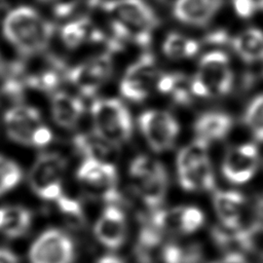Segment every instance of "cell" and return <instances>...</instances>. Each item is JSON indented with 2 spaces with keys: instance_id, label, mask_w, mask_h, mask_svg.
I'll list each match as a JSON object with an SVG mask.
<instances>
[{
  "instance_id": "cell-40",
  "label": "cell",
  "mask_w": 263,
  "mask_h": 263,
  "mask_svg": "<svg viewBox=\"0 0 263 263\" xmlns=\"http://www.w3.org/2000/svg\"><path fill=\"white\" fill-rule=\"evenodd\" d=\"M4 70H5V65H4V62H3L2 57H1V54H0V75L3 74Z\"/></svg>"
},
{
  "instance_id": "cell-15",
  "label": "cell",
  "mask_w": 263,
  "mask_h": 263,
  "mask_svg": "<svg viewBox=\"0 0 263 263\" xmlns=\"http://www.w3.org/2000/svg\"><path fill=\"white\" fill-rule=\"evenodd\" d=\"M259 163L256 145L247 143L227 151L223 158L221 171L224 178L232 184H243L255 175Z\"/></svg>"
},
{
  "instance_id": "cell-12",
  "label": "cell",
  "mask_w": 263,
  "mask_h": 263,
  "mask_svg": "<svg viewBox=\"0 0 263 263\" xmlns=\"http://www.w3.org/2000/svg\"><path fill=\"white\" fill-rule=\"evenodd\" d=\"M113 73L112 53L105 51L69 69L68 81L84 97L96 95Z\"/></svg>"
},
{
  "instance_id": "cell-5",
  "label": "cell",
  "mask_w": 263,
  "mask_h": 263,
  "mask_svg": "<svg viewBox=\"0 0 263 263\" xmlns=\"http://www.w3.org/2000/svg\"><path fill=\"white\" fill-rule=\"evenodd\" d=\"M6 135L16 144L30 147L48 145L53 134L42 122L39 111L29 105H15L7 109L3 115Z\"/></svg>"
},
{
  "instance_id": "cell-10",
  "label": "cell",
  "mask_w": 263,
  "mask_h": 263,
  "mask_svg": "<svg viewBox=\"0 0 263 263\" xmlns=\"http://www.w3.org/2000/svg\"><path fill=\"white\" fill-rule=\"evenodd\" d=\"M160 74L155 57L144 52L126 69L119 84L120 93L130 102H143L156 88Z\"/></svg>"
},
{
  "instance_id": "cell-31",
  "label": "cell",
  "mask_w": 263,
  "mask_h": 263,
  "mask_svg": "<svg viewBox=\"0 0 263 263\" xmlns=\"http://www.w3.org/2000/svg\"><path fill=\"white\" fill-rule=\"evenodd\" d=\"M161 261L162 263H200V256L196 250L167 243L163 245Z\"/></svg>"
},
{
  "instance_id": "cell-38",
  "label": "cell",
  "mask_w": 263,
  "mask_h": 263,
  "mask_svg": "<svg viewBox=\"0 0 263 263\" xmlns=\"http://www.w3.org/2000/svg\"><path fill=\"white\" fill-rule=\"evenodd\" d=\"M0 263H18L15 255L6 249L0 248Z\"/></svg>"
},
{
  "instance_id": "cell-3",
  "label": "cell",
  "mask_w": 263,
  "mask_h": 263,
  "mask_svg": "<svg viewBox=\"0 0 263 263\" xmlns=\"http://www.w3.org/2000/svg\"><path fill=\"white\" fill-rule=\"evenodd\" d=\"M128 175L142 202L151 212L160 209L168 186L163 164L147 155H138L129 164Z\"/></svg>"
},
{
  "instance_id": "cell-6",
  "label": "cell",
  "mask_w": 263,
  "mask_h": 263,
  "mask_svg": "<svg viewBox=\"0 0 263 263\" xmlns=\"http://www.w3.org/2000/svg\"><path fill=\"white\" fill-rule=\"evenodd\" d=\"M232 84L229 58L221 50L210 51L201 57L198 71L190 83L193 96L200 98L224 96L230 91Z\"/></svg>"
},
{
  "instance_id": "cell-2",
  "label": "cell",
  "mask_w": 263,
  "mask_h": 263,
  "mask_svg": "<svg viewBox=\"0 0 263 263\" xmlns=\"http://www.w3.org/2000/svg\"><path fill=\"white\" fill-rule=\"evenodd\" d=\"M2 32L5 39L20 54L31 58L47 48L54 35L55 26L36 9L20 6L6 14Z\"/></svg>"
},
{
  "instance_id": "cell-28",
  "label": "cell",
  "mask_w": 263,
  "mask_h": 263,
  "mask_svg": "<svg viewBox=\"0 0 263 263\" xmlns=\"http://www.w3.org/2000/svg\"><path fill=\"white\" fill-rule=\"evenodd\" d=\"M209 141L197 137L182 148L177 156V172L190 168L209 158Z\"/></svg>"
},
{
  "instance_id": "cell-35",
  "label": "cell",
  "mask_w": 263,
  "mask_h": 263,
  "mask_svg": "<svg viewBox=\"0 0 263 263\" xmlns=\"http://www.w3.org/2000/svg\"><path fill=\"white\" fill-rule=\"evenodd\" d=\"M231 39L232 38L227 34L225 30H216L205 36V42L214 45H224L228 42H231Z\"/></svg>"
},
{
  "instance_id": "cell-33",
  "label": "cell",
  "mask_w": 263,
  "mask_h": 263,
  "mask_svg": "<svg viewBox=\"0 0 263 263\" xmlns=\"http://www.w3.org/2000/svg\"><path fill=\"white\" fill-rule=\"evenodd\" d=\"M78 3L79 0H54L50 5L55 16L66 17L74 11Z\"/></svg>"
},
{
  "instance_id": "cell-30",
  "label": "cell",
  "mask_w": 263,
  "mask_h": 263,
  "mask_svg": "<svg viewBox=\"0 0 263 263\" xmlns=\"http://www.w3.org/2000/svg\"><path fill=\"white\" fill-rule=\"evenodd\" d=\"M23 172L18 164L0 155V195L14 188L22 180Z\"/></svg>"
},
{
  "instance_id": "cell-27",
  "label": "cell",
  "mask_w": 263,
  "mask_h": 263,
  "mask_svg": "<svg viewBox=\"0 0 263 263\" xmlns=\"http://www.w3.org/2000/svg\"><path fill=\"white\" fill-rule=\"evenodd\" d=\"M198 49L199 44L196 40L176 32L170 33L162 43L163 53L172 60L191 58L197 53Z\"/></svg>"
},
{
  "instance_id": "cell-39",
  "label": "cell",
  "mask_w": 263,
  "mask_h": 263,
  "mask_svg": "<svg viewBox=\"0 0 263 263\" xmlns=\"http://www.w3.org/2000/svg\"><path fill=\"white\" fill-rule=\"evenodd\" d=\"M97 263H123L118 257L112 255H106L98 260Z\"/></svg>"
},
{
  "instance_id": "cell-20",
  "label": "cell",
  "mask_w": 263,
  "mask_h": 263,
  "mask_svg": "<svg viewBox=\"0 0 263 263\" xmlns=\"http://www.w3.org/2000/svg\"><path fill=\"white\" fill-rule=\"evenodd\" d=\"M61 39L68 48L75 49L86 42H104L108 46L110 37L98 29L91 20L83 16L66 24L61 30Z\"/></svg>"
},
{
  "instance_id": "cell-42",
  "label": "cell",
  "mask_w": 263,
  "mask_h": 263,
  "mask_svg": "<svg viewBox=\"0 0 263 263\" xmlns=\"http://www.w3.org/2000/svg\"><path fill=\"white\" fill-rule=\"evenodd\" d=\"M258 5H259V7H260L261 9H263V0H259Z\"/></svg>"
},
{
  "instance_id": "cell-26",
  "label": "cell",
  "mask_w": 263,
  "mask_h": 263,
  "mask_svg": "<svg viewBox=\"0 0 263 263\" xmlns=\"http://www.w3.org/2000/svg\"><path fill=\"white\" fill-rule=\"evenodd\" d=\"M75 151L83 158L106 160L115 148L95 130L92 133L77 134L72 141Z\"/></svg>"
},
{
  "instance_id": "cell-7",
  "label": "cell",
  "mask_w": 263,
  "mask_h": 263,
  "mask_svg": "<svg viewBox=\"0 0 263 263\" xmlns=\"http://www.w3.org/2000/svg\"><path fill=\"white\" fill-rule=\"evenodd\" d=\"M246 204L245 196L234 190H218L213 196L214 210L220 223L217 232L231 234L243 245H248L257 232L254 226L245 224Z\"/></svg>"
},
{
  "instance_id": "cell-32",
  "label": "cell",
  "mask_w": 263,
  "mask_h": 263,
  "mask_svg": "<svg viewBox=\"0 0 263 263\" xmlns=\"http://www.w3.org/2000/svg\"><path fill=\"white\" fill-rule=\"evenodd\" d=\"M57 206L59 208L60 212L65 215L68 219L73 221L81 222L83 220V210L79 201L74 198H71L67 195H61L57 201Z\"/></svg>"
},
{
  "instance_id": "cell-9",
  "label": "cell",
  "mask_w": 263,
  "mask_h": 263,
  "mask_svg": "<svg viewBox=\"0 0 263 263\" xmlns=\"http://www.w3.org/2000/svg\"><path fill=\"white\" fill-rule=\"evenodd\" d=\"M76 177L88 193L108 204H117L121 200L117 170L113 163L96 158H84L77 168Z\"/></svg>"
},
{
  "instance_id": "cell-41",
  "label": "cell",
  "mask_w": 263,
  "mask_h": 263,
  "mask_svg": "<svg viewBox=\"0 0 263 263\" xmlns=\"http://www.w3.org/2000/svg\"><path fill=\"white\" fill-rule=\"evenodd\" d=\"M38 1L41 3H45V4H51L54 0H38Z\"/></svg>"
},
{
  "instance_id": "cell-8",
  "label": "cell",
  "mask_w": 263,
  "mask_h": 263,
  "mask_svg": "<svg viewBox=\"0 0 263 263\" xmlns=\"http://www.w3.org/2000/svg\"><path fill=\"white\" fill-rule=\"evenodd\" d=\"M66 158L57 152H43L32 164L28 181L32 191L41 199L57 201L63 195Z\"/></svg>"
},
{
  "instance_id": "cell-18",
  "label": "cell",
  "mask_w": 263,
  "mask_h": 263,
  "mask_svg": "<svg viewBox=\"0 0 263 263\" xmlns=\"http://www.w3.org/2000/svg\"><path fill=\"white\" fill-rule=\"evenodd\" d=\"M224 0H176L173 6L174 16L181 23L203 27L208 25Z\"/></svg>"
},
{
  "instance_id": "cell-23",
  "label": "cell",
  "mask_w": 263,
  "mask_h": 263,
  "mask_svg": "<svg viewBox=\"0 0 263 263\" xmlns=\"http://www.w3.org/2000/svg\"><path fill=\"white\" fill-rule=\"evenodd\" d=\"M232 48L246 63L263 61V32L251 28L237 34L231 39Z\"/></svg>"
},
{
  "instance_id": "cell-25",
  "label": "cell",
  "mask_w": 263,
  "mask_h": 263,
  "mask_svg": "<svg viewBox=\"0 0 263 263\" xmlns=\"http://www.w3.org/2000/svg\"><path fill=\"white\" fill-rule=\"evenodd\" d=\"M32 214L20 205L0 208V232L8 237H18L30 227Z\"/></svg>"
},
{
  "instance_id": "cell-13",
  "label": "cell",
  "mask_w": 263,
  "mask_h": 263,
  "mask_svg": "<svg viewBox=\"0 0 263 263\" xmlns=\"http://www.w3.org/2000/svg\"><path fill=\"white\" fill-rule=\"evenodd\" d=\"M74 243L70 236L59 229H48L32 242L30 263H73Z\"/></svg>"
},
{
  "instance_id": "cell-21",
  "label": "cell",
  "mask_w": 263,
  "mask_h": 263,
  "mask_svg": "<svg viewBox=\"0 0 263 263\" xmlns=\"http://www.w3.org/2000/svg\"><path fill=\"white\" fill-rule=\"evenodd\" d=\"M180 186L189 192L210 191L215 187V174L210 159L183 171H178Z\"/></svg>"
},
{
  "instance_id": "cell-17",
  "label": "cell",
  "mask_w": 263,
  "mask_h": 263,
  "mask_svg": "<svg viewBox=\"0 0 263 263\" xmlns=\"http://www.w3.org/2000/svg\"><path fill=\"white\" fill-rule=\"evenodd\" d=\"M29 87L45 92L54 91L63 81L68 80L69 67L58 57L46 55L39 67L31 70L27 64Z\"/></svg>"
},
{
  "instance_id": "cell-11",
  "label": "cell",
  "mask_w": 263,
  "mask_h": 263,
  "mask_svg": "<svg viewBox=\"0 0 263 263\" xmlns=\"http://www.w3.org/2000/svg\"><path fill=\"white\" fill-rule=\"evenodd\" d=\"M140 130L149 147L157 152L170 150L180 133L178 120L167 111L150 109L138 118Z\"/></svg>"
},
{
  "instance_id": "cell-14",
  "label": "cell",
  "mask_w": 263,
  "mask_h": 263,
  "mask_svg": "<svg viewBox=\"0 0 263 263\" xmlns=\"http://www.w3.org/2000/svg\"><path fill=\"white\" fill-rule=\"evenodd\" d=\"M160 232L191 234L204 223L202 211L196 206L183 205L172 209H158L151 213L148 219Z\"/></svg>"
},
{
  "instance_id": "cell-29",
  "label": "cell",
  "mask_w": 263,
  "mask_h": 263,
  "mask_svg": "<svg viewBox=\"0 0 263 263\" xmlns=\"http://www.w3.org/2000/svg\"><path fill=\"white\" fill-rule=\"evenodd\" d=\"M243 122L255 140L263 142V93L251 101L243 113Z\"/></svg>"
},
{
  "instance_id": "cell-1",
  "label": "cell",
  "mask_w": 263,
  "mask_h": 263,
  "mask_svg": "<svg viewBox=\"0 0 263 263\" xmlns=\"http://www.w3.org/2000/svg\"><path fill=\"white\" fill-rule=\"evenodd\" d=\"M102 8L110 16L111 36L120 43L147 47L159 18L145 0H107Z\"/></svg>"
},
{
  "instance_id": "cell-22",
  "label": "cell",
  "mask_w": 263,
  "mask_h": 263,
  "mask_svg": "<svg viewBox=\"0 0 263 263\" xmlns=\"http://www.w3.org/2000/svg\"><path fill=\"white\" fill-rule=\"evenodd\" d=\"M232 128V118L223 112H206L194 122L197 137L206 141H217L225 138Z\"/></svg>"
},
{
  "instance_id": "cell-43",
  "label": "cell",
  "mask_w": 263,
  "mask_h": 263,
  "mask_svg": "<svg viewBox=\"0 0 263 263\" xmlns=\"http://www.w3.org/2000/svg\"><path fill=\"white\" fill-rule=\"evenodd\" d=\"M98 3H100V0H90V4H98Z\"/></svg>"
},
{
  "instance_id": "cell-34",
  "label": "cell",
  "mask_w": 263,
  "mask_h": 263,
  "mask_svg": "<svg viewBox=\"0 0 263 263\" xmlns=\"http://www.w3.org/2000/svg\"><path fill=\"white\" fill-rule=\"evenodd\" d=\"M232 5L236 14L242 18L251 17L257 8L256 0H232Z\"/></svg>"
},
{
  "instance_id": "cell-19",
  "label": "cell",
  "mask_w": 263,
  "mask_h": 263,
  "mask_svg": "<svg viewBox=\"0 0 263 263\" xmlns=\"http://www.w3.org/2000/svg\"><path fill=\"white\" fill-rule=\"evenodd\" d=\"M50 112L59 126L71 129L80 121L84 113V105L80 98L60 90L51 96Z\"/></svg>"
},
{
  "instance_id": "cell-37",
  "label": "cell",
  "mask_w": 263,
  "mask_h": 263,
  "mask_svg": "<svg viewBox=\"0 0 263 263\" xmlns=\"http://www.w3.org/2000/svg\"><path fill=\"white\" fill-rule=\"evenodd\" d=\"M210 263H249V261L241 253L231 252Z\"/></svg>"
},
{
  "instance_id": "cell-36",
  "label": "cell",
  "mask_w": 263,
  "mask_h": 263,
  "mask_svg": "<svg viewBox=\"0 0 263 263\" xmlns=\"http://www.w3.org/2000/svg\"><path fill=\"white\" fill-rule=\"evenodd\" d=\"M253 223L258 232L263 231V194L256 201Z\"/></svg>"
},
{
  "instance_id": "cell-24",
  "label": "cell",
  "mask_w": 263,
  "mask_h": 263,
  "mask_svg": "<svg viewBox=\"0 0 263 263\" xmlns=\"http://www.w3.org/2000/svg\"><path fill=\"white\" fill-rule=\"evenodd\" d=\"M29 88L27 63L24 61L11 62L3 72L1 92L17 101L23 98L25 91Z\"/></svg>"
},
{
  "instance_id": "cell-16",
  "label": "cell",
  "mask_w": 263,
  "mask_h": 263,
  "mask_svg": "<svg viewBox=\"0 0 263 263\" xmlns=\"http://www.w3.org/2000/svg\"><path fill=\"white\" fill-rule=\"evenodd\" d=\"M97 239L108 249H118L125 239L126 220L117 204H108L95 224Z\"/></svg>"
},
{
  "instance_id": "cell-4",
  "label": "cell",
  "mask_w": 263,
  "mask_h": 263,
  "mask_svg": "<svg viewBox=\"0 0 263 263\" xmlns=\"http://www.w3.org/2000/svg\"><path fill=\"white\" fill-rule=\"evenodd\" d=\"M90 113L95 132L114 147L127 142L133 134V120L127 107L118 99L93 101Z\"/></svg>"
}]
</instances>
